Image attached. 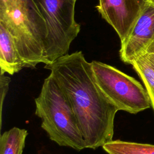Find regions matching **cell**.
I'll return each instance as SVG.
<instances>
[{"label": "cell", "mask_w": 154, "mask_h": 154, "mask_svg": "<svg viewBox=\"0 0 154 154\" xmlns=\"http://www.w3.org/2000/svg\"><path fill=\"white\" fill-rule=\"evenodd\" d=\"M148 52H154V39L152 40V43H150V45H149L147 49L146 53H148Z\"/></svg>", "instance_id": "obj_15"}, {"label": "cell", "mask_w": 154, "mask_h": 154, "mask_svg": "<svg viewBox=\"0 0 154 154\" xmlns=\"http://www.w3.org/2000/svg\"><path fill=\"white\" fill-rule=\"evenodd\" d=\"M149 0H99L97 10L123 42Z\"/></svg>", "instance_id": "obj_6"}, {"label": "cell", "mask_w": 154, "mask_h": 154, "mask_svg": "<svg viewBox=\"0 0 154 154\" xmlns=\"http://www.w3.org/2000/svg\"><path fill=\"white\" fill-rule=\"evenodd\" d=\"M0 20L11 34L25 67L45 64L47 29L45 22L32 0L0 6Z\"/></svg>", "instance_id": "obj_3"}, {"label": "cell", "mask_w": 154, "mask_h": 154, "mask_svg": "<svg viewBox=\"0 0 154 154\" xmlns=\"http://www.w3.org/2000/svg\"><path fill=\"white\" fill-rule=\"evenodd\" d=\"M108 154H154V145L146 143L112 140L102 146Z\"/></svg>", "instance_id": "obj_10"}, {"label": "cell", "mask_w": 154, "mask_h": 154, "mask_svg": "<svg viewBox=\"0 0 154 154\" xmlns=\"http://www.w3.org/2000/svg\"><path fill=\"white\" fill-rule=\"evenodd\" d=\"M149 1L151 4H152L153 5H154V0H149Z\"/></svg>", "instance_id": "obj_16"}, {"label": "cell", "mask_w": 154, "mask_h": 154, "mask_svg": "<svg viewBox=\"0 0 154 154\" xmlns=\"http://www.w3.org/2000/svg\"><path fill=\"white\" fill-rule=\"evenodd\" d=\"M133 69L141 79L150 98L154 111V69L144 55L135 59L132 63Z\"/></svg>", "instance_id": "obj_11"}, {"label": "cell", "mask_w": 154, "mask_h": 154, "mask_svg": "<svg viewBox=\"0 0 154 154\" xmlns=\"http://www.w3.org/2000/svg\"><path fill=\"white\" fill-rule=\"evenodd\" d=\"M45 68L50 70V75L67 97L86 148L96 149L112 141L118 111L99 89L91 63L82 52L66 54Z\"/></svg>", "instance_id": "obj_1"}, {"label": "cell", "mask_w": 154, "mask_h": 154, "mask_svg": "<svg viewBox=\"0 0 154 154\" xmlns=\"http://www.w3.org/2000/svg\"><path fill=\"white\" fill-rule=\"evenodd\" d=\"M24 0H0V6H9L21 3Z\"/></svg>", "instance_id": "obj_13"}, {"label": "cell", "mask_w": 154, "mask_h": 154, "mask_svg": "<svg viewBox=\"0 0 154 154\" xmlns=\"http://www.w3.org/2000/svg\"><path fill=\"white\" fill-rule=\"evenodd\" d=\"M46 26L45 64L67 54L70 45L77 37L80 25L75 19L77 0H32Z\"/></svg>", "instance_id": "obj_4"}, {"label": "cell", "mask_w": 154, "mask_h": 154, "mask_svg": "<svg viewBox=\"0 0 154 154\" xmlns=\"http://www.w3.org/2000/svg\"><path fill=\"white\" fill-rule=\"evenodd\" d=\"M25 67L14 39L4 23L0 20V68L1 74L13 75Z\"/></svg>", "instance_id": "obj_8"}, {"label": "cell", "mask_w": 154, "mask_h": 154, "mask_svg": "<svg viewBox=\"0 0 154 154\" xmlns=\"http://www.w3.org/2000/svg\"><path fill=\"white\" fill-rule=\"evenodd\" d=\"M35 103V114L40 118L41 126L52 141L78 151L86 148L71 105L51 75L45 79Z\"/></svg>", "instance_id": "obj_2"}, {"label": "cell", "mask_w": 154, "mask_h": 154, "mask_svg": "<svg viewBox=\"0 0 154 154\" xmlns=\"http://www.w3.org/2000/svg\"><path fill=\"white\" fill-rule=\"evenodd\" d=\"M11 81L10 78L5 76L4 74H0V100H1V126L2 119V108L4 101L7 95L9 88V84Z\"/></svg>", "instance_id": "obj_12"}, {"label": "cell", "mask_w": 154, "mask_h": 154, "mask_svg": "<svg viewBox=\"0 0 154 154\" xmlns=\"http://www.w3.org/2000/svg\"><path fill=\"white\" fill-rule=\"evenodd\" d=\"M150 65L154 69V52H148L144 54Z\"/></svg>", "instance_id": "obj_14"}, {"label": "cell", "mask_w": 154, "mask_h": 154, "mask_svg": "<svg viewBox=\"0 0 154 154\" xmlns=\"http://www.w3.org/2000/svg\"><path fill=\"white\" fill-rule=\"evenodd\" d=\"M91 63L97 86L117 111L135 114L151 106L146 88L134 78L107 64Z\"/></svg>", "instance_id": "obj_5"}, {"label": "cell", "mask_w": 154, "mask_h": 154, "mask_svg": "<svg viewBox=\"0 0 154 154\" xmlns=\"http://www.w3.org/2000/svg\"><path fill=\"white\" fill-rule=\"evenodd\" d=\"M154 39V5H146L125 40L121 42L119 51L121 60L131 63L144 55Z\"/></svg>", "instance_id": "obj_7"}, {"label": "cell", "mask_w": 154, "mask_h": 154, "mask_svg": "<svg viewBox=\"0 0 154 154\" xmlns=\"http://www.w3.org/2000/svg\"><path fill=\"white\" fill-rule=\"evenodd\" d=\"M28 135L25 129L13 127L0 137V154H22Z\"/></svg>", "instance_id": "obj_9"}]
</instances>
